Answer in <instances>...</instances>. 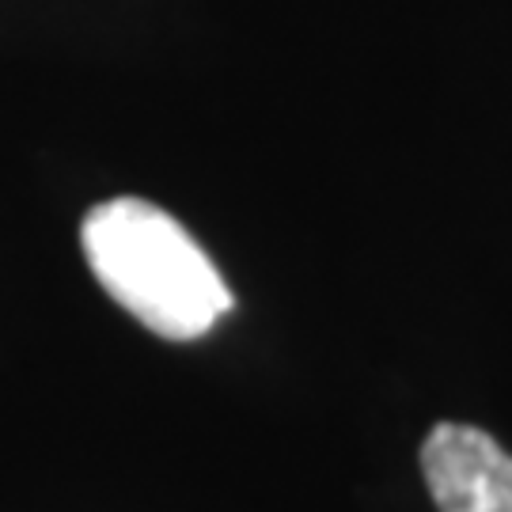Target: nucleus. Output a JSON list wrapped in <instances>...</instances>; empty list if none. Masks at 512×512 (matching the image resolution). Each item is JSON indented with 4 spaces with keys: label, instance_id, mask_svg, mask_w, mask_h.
Returning <instances> with one entry per match:
<instances>
[{
    "label": "nucleus",
    "instance_id": "nucleus-1",
    "mask_svg": "<svg viewBox=\"0 0 512 512\" xmlns=\"http://www.w3.org/2000/svg\"><path fill=\"white\" fill-rule=\"evenodd\" d=\"M80 247L95 281L167 342H194L232 311V293L179 220L145 198L88 209Z\"/></svg>",
    "mask_w": 512,
    "mask_h": 512
},
{
    "label": "nucleus",
    "instance_id": "nucleus-2",
    "mask_svg": "<svg viewBox=\"0 0 512 512\" xmlns=\"http://www.w3.org/2000/svg\"><path fill=\"white\" fill-rule=\"evenodd\" d=\"M421 475L440 512H512V456L475 425H433Z\"/></svg>",
    "mask_w": 512,
    "mask_h": 512
}]
</instances>
